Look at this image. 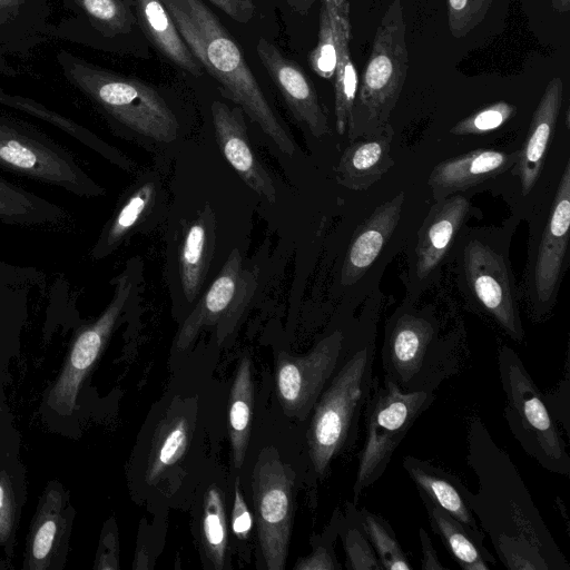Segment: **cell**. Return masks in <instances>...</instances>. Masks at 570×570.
<instances>
[{"label": "cell", "mask_w": 570, "mask_h": 570, "mask_svg": "<svg viewBox=\"0 0 570 570\" xmlns=\"http://www.w3.org/2000/svg\"><path fill=\"white\" fill-rule=\"evenodd\" d=\"M514 112L513 105L498 101L461 119L450 131L458 136L484 134L501 127Z\"/></svg>", "instance_id": "obj_40"}, {"label": "cell", "mask_w": 570, "mask_h": 570, "mask_svg": "<svg viewBox=\"0 0 570 570\" xmlns=\"http://www.w3.org/2000/svg\"><path fill=\"white\" fill-rule=\"evenodd\" d=\"M433 401L431 391L405 392L387 377L382 383L373 380L363 409L365 439L353 487L355 502L382 476L395 449Z\"/></svg>", "instance_id": "obj_9"}, {"label": "cell", "mask_w": 570, "mask_h": 570, "mask_svg": "<svg viewBox=\"0 0 570 570\" xmlns=\"http://www.w3.org/2000/svg\"><path fill=\"white\" fill-rule=\"evenodd\" d=\"M336 59V0H321L318 35L308 62L324 79H332Z\"/></svg>", "instance_id": "obj_39"}, {"label": "cell", "mask_w": 570, "mask_h": 570, "mask_svg": "<svg viewBox=\"0 0 570 570\" xmlns=\"http://www.w3.org/2000/svg\"><path fill=\"white\" fill-rule=\"evenodd\" d=\"M194 57L237 105L274 141L293 156L295 145L253 75L245 56L217 16L202 0H161Z\"/></svg>", "instance_id": "obj_1"}, {"label": "cell", "mask_w": 570, "mask_h": 570, "mask_svg": "<svg viewBox=\"0 0 570 570\" xmlns=\"http://www.w3.org/2000/svg\"><path fill=\"white\" fill-rule=\"evenodd\" d=\"M253 525L252 514L244 499L239 479H236L234 485V502L232 509V529L234 534L240 539L246 540L250 533Z\"/></svg>", "instance_id": "obj_43"}, {"label": "cell", "mask_w": 570, "mask_h": 570, "mask_svg": "<svg viewBox=\"0 0 570 570\" xmlns=\"http://www.w3.org/2000/svg\"><path fill=\"white\" fill-rule=\"evenodd\" d=\"M562 99L563 80L560 77H553L546 86L532 115L525 140L519 149L517 163L511 168V173L519 179L524 196L529 195L538 183Z\"/></svg>", "instance_id": "obj_22"}, {"label": "cell", "mask_w": 570, "mask_h": 570, "mask_svg": "<svg viewBox=\"0 0 570 570\" xmlns=\"http://www.w3.org/2000/svg\"><path fill=\"white\" fill-rule=\"evenodd\" d=\"M513 225L463 227L451 254L459 291L468 308L495 323L512 340L524 331L520 297L510 262Z\"/></svg>", "instance_id": "obj_2"}, {"label": "cell", "mask_w": 570, "mask_h": 570, "mask_svg": "<svg viewBox=\"0 0 570 570\" xmlns=\"http://www.w3.org/2000/svg\"><path fill=\"white\" fill-rule=\"evenodd\" d=\"M257 533L265 566L283 570L293 519V475L273 448L259 452L252 475Z\"/></svg>", "instance_id": "obj_12"}, {"label": "cell", "mask_w": 570, "mask_h": 570, "mask_svg": "<svg viewBox=\"0 0 570 570\" xmlns=\"http://www.w3.org/2000/svg\"><path fill=\"white\" fill-rule=\"evenodd\" d=\"M215 246V217L206 206L184 235L179 253V274L184 294L191 302L203 287Z\"/></svg>", "instance_id": "obj_29"}, {"label": "cell", "mask_w": 570, "mask_h": 570, "mask_svg": "<svg viewBox=\"0 0 570 570\" xmlns=\"http://www.w3.org/2000/svg\"><path fill=\"white\" fill-rule=\"evenodd\" d=\"M250 360L244 356L237 367L229 395L228 432L235 468L246 456L253 417V380Z\"/></svg>", "instance_id": "obj_34"}, {"label": "cell", "mask_w": 570, "mask_h": 570, "mask_svg": "<svg viewBox=\"0 0 570 570\" xmlns=\"http://www.w3.org/2000/svg\"><path fill=\"white\" fill-rule=\"evenodd\" d=\"M346 567L351 570H383L377 556L363 530L360 513L344 535Z\"/></svg>", "instance_id": "obj_42"}, {"label": "cell", "mask_w": 570, "mask_h": 570, "mask_svg": "<svg viewBox=\"0 0 570 570\" xmlns=\"http://www.w3.org/2000/svg\"><path fill=\"white\" fill-rule=\"evenodd\" d=\"M238 23L249 22L256 12V0H209Z\"/></svg>", "instance_id": "obj_45"}, {"label": "cell", "mask_w": 570, "mask_h": 570, "mask_svg": "<svg viewBox=\"0 0 570 570\" xmlns=\"http://www.w3.org/2000/svg\"><path fill=\"white\" fill-rule=\"evenodd\" d=\"M350 40V2L348 0H336V59L333 78L335 124L340 135L347 129L358 82L351 57Z\"/></svg>", "instance_id": "obj_30"}, {"label": "cell", "mask_w": 570, "mask_h": 570, "mask_svg": "<svg viewBox=\"0 0 570 570\" xmlns=\"http://www.w3.org/2000/svg\"><path fill=\"white\" fill-rule=\"evenodd\" d=\"M403 466L416 484L421 498L445 511L483 543V534L466 503L464 488L454 478L413 456H406Z\"/></svg>", "instance_id": "obj_26"}, {"label": "cell", "mask_w": 570, "mask_h": 570, "mask_svg": "<svg viewBox=\"0 0 570 570\" xmlns=\"http://www.w3.org/2000/svg\"><path fill=\"white\" fill-rule=\"evenodd\" d=\"M132 7L138 26L163 56L191 76H203L204 68L186 46L161 0H132Z\"/></svg>", "instance_id": "obj_28"}, {"label": "cell", "mask_w": 570, "mask_h": 570, "mask_svg": "<svg viewBox=\"0 0 570 570\" xmlns=\"http://www.w3.org/2000/svg\"><path fill=\"white\" fill-rule=\"evenodd\" d=\"M61 75L109 121L157 141L170 142L178 121L156 88L96 65L68 49L56 53Z\"/></svg>", "instance_id": "obj_3"}, {"label": "cell", "mask_w": 570, "mask_h": 570, "mask_svg": "<svg viewBox=\"0 0 570 570\" xmlns=\"http://www.w3.org/2000/svg\"><path fill=\"white\" fill-rule=\"evenodd\" d=\"M189 439L188 422L174 416L160 422L155 432L148 456L146 481L156 482L163 473L185 454Z\"/></svg>", "instance_id": "obj_36"}, {"label": "cell", "mask_w": 570, "mask_h": 570, "mask_svg": "<svg viewBox=\"0 0 570 570\" xmlns=\"http://www.w3.org/2000/svg\"><path fill=\"white\" fill-rule=\"evenodd\" d=\"M360 520L371 546L383 569L411 570L413 567L405 557L389 523L366 509L360 511Z\"/></svg>", "instance_id": "obj_38"}, {"label": "cell", "mask_w": 570, "mask_h": 570, "mask_svg": "<svg viewBox=\"0 0 570 570\" xmlns=\"http://www.w3.org/2000/svg\"><path fill=\"white\" fill-rule=\"evenodd\" d=\"M420 540L423 552L421 568L423 570L444 569V566L441 564L438 554L432 546L430 537L426 534L423 528L420 529Z\"/></svg>", "instance_id": "obj_48"}, {"label": "cell", "mask_w": 570, "mask_h": 570, "mask_svg": "<svg viewBox=\"0 0 570 570\" xmlns=\"http://www.w3.org/2000/svg\"><path fill=\"white\" fill-rule=\"evenodd\" d=\"M570 239V163L567 160L548 209H541L530 225L528 256L521 283L520 302L535 321L553 309L568 268Z\"/></svg>", "instance_id": "obj_7"}, {"label": "cell", "mask_w": 570, "mask_h": 570, "mask_svg": "<svg viewBox=\"0 0 570 570\" xmlns=\"http://www.w3.org/2000/svg\"><path fill=\"white\" fill-rule=\"evenodd\" d=\"M216 141L243 181L269 203L276 199L273 179L256 157L247 136L243 110L222 101L210 106Z\"/></svg>", "instance_id": "obj_19"}, {"label": "cell", "mask_w": 570, "mask_h": 570, "mask_svg": "<svg viewBox=\"0 0 570 570\" xmlns=\"http://www.w3.org/2000/svg\"><path fill=\"white\" fill-rule=\"evenodd\" d=\"M345 337L336 330L304 355L279 352L275 363V383L284 412L304 420L340 365Z\"/></svg>", "instance_id": "obj_13"}, {"label": "cell", "mask_w": 570, "mask_h": 570, "mask_svg": "<svg viewBox=\"0 0 570 570\" xmlns=\"http://www.w3.org/2000/svg\"><path fill=\"white\" fill-rule=\"evenodd\" d=\"M75 513L62 483L49 481L30 523L23 570H60L65 567Z\"/></svg>", "instance_id": "obj_17"}, {"label": "cell", "mask_w": 570, "mask_h": 570, "mask_svg": "<svg viewBox=\"0 0 570 570\" xmlns=\"http://www.w3.org/2000/svg\"><path fill=\"white\" fill-rule=\"evenodd\" d=\"M552 8L558 12H568L570 9V0H550Z\"/></svg>", "instance_id": "obj_51"}, {"label": "cell", "mask_w": 570, "mask_h": 570, "mask_svg": "<svg viewBox=\"0 0 570 570\" xmlns=\"http://www.w3.org/2000/svg\"><path fill=\"white\" fill-rule=\"evenodd\" d=\"M256 52L295 120L307 127L314 137L321 138L328 134L327 116L303 68L296 61L284 56L266 38L258 39Z\"/></svg>", "instance_id": "obj_18"}, {"label": "cell", "mask_w": 570, "mask_h": 570, "mask_svg": "<svg viewBox=\"0 0 570 570\" xmlns=\"http://www.w3.org/2000/svg\"><path fill=\"white\" fill-rule=\"evenodd\" d=\"M0 168L78 197L105 194L65 146L37 127L1 111Z\"/></svg>", "instance_id": "obj_8"}, {"label": "cell", "mask_w": 570, "mask_h": 570, "mask_svg": "<svg viewBox=\"0 0 570 570\" xmlns=\"http://www.w3.org/2000/svg\"><path fill=\"white\" fill-rule=\"evenodd\" d=\"M11 454H19V434L6 400L0 399V460Z\"/></svg>", "instance_id": "obj_44"}, {"label": "cell", "mask_w": 570, "mask_h": 570, "mask_svg": "<svg viewBox=\"0 0 570 570\" xmlns=\"http://www.w3.org/2000/svg\"><path fill=\"white\" fill-rule=\"evenodd\" d=\"M405 31L402 1L393 0L381 17L357 82L346 129L351 141L372 135L389 122L409 70Z\"/></svg>", "instance_id": "obj_6"}, {"label": "cell", "mask_w": 570, "mask_h": 570, "mask_svg": "<svg viewBox=\"0 0 570 570\" xmlns=\"http://www.w3.org/2000/svg\"><path fill=\"white\" fill-rule=\"evenodd\" d=\"M202 530L203 543L208 559L216 570L223 569L228 531L223 497L216 487H210L204 495Z\"/></svg>", "instance_id": "obj_37"}, {"label": "cell", "mask_w": 570, "mask_h": 570, "mask_svg": "<svg viewBox=\"0 0 570 570\" xmlns=\"http://www.w3.org/2000/svg\"><path fill=\"white\" fill-rule=\"evenodd\" d=\"M338 568L340 564L333 554L324 547H317L311 556L297 560L294 566L295 570H335Z\"/></svg>", "instance_id": "obj_47"}, {"label": "cell", "mask_w": 570, "mask_h": 570, "mask_svg": "<svg viewBox=\"0 0 570 570\" xmlns=\"http://www.w3.org/2000/svg\"><path fill=\"white\" fill-rule=\"evenodd\" d=\"M431 527L441 538L444 547L463 570H489L494 559L459 521L445 511L422 498Z\"/></svg>", "instance_id": "obj_33"}, {"label": "cell", "mask_w": 570, "mask_h": 570, "mask_svg": "<svg viewBox=\"0 0 570 570\" xmlns=\"http://www.w3.org/2000/svg\"><path fill=\"white\" fill-rule=\"evenodd\" d=\"M498 360L507 420L514 436L542 466L568 474L567 445L523 363L509 346L500 348Z\"/></svg>", "instance_id": "obj_11"}, {"label": "cell", "mask_w": 570, "mask_h": 570, "mask_svg": "<svg viewBox=\"0 0 570 570\" xmlns=\"http://www.w3.org/2000/svg\"><path fill=\"white\" fill-rule=\"evenodd\" d=\"M518 154L519 150L479 148L439 163L428 179L434 200L466 191L505 173L517 163Z\"/></svg>", "instance_id": "obj_21"}, {"label": "cell", "mask_w": 570, "mask_h": 570, "mask_svg": "<svg viewBox=\"0 0 570 570\" xmlns=\"http://www.w3.org/2000/svg\"><path fill=\"white\" fill-rule=\"evenodd\" d=\"M114 295L104 312L76 332L62 367L47 390L41 411L43 417L61 428L71 422L82 384L105 350L117 323L135 292V273L130 266L112 279Z\"/></svg>", "instance_id": "obj_10"}, {"label": "cell", "mask_w": 570, "mask_h": 570, "mask_svg": "<svg viewBox=\"0 0 570 570\" xmlns=\"http://www.w3.org/2000/svg\"><path fill=\"white\" fill-rule=\"evenodd\" d=\"M394 137L387 122L376 132L360 137L343 151L337 167V181L355 191H364L377 183L394 165L391 142Z\"/></svg>", "instance_id": "obj_25"}, {"label": "cell", "mask_w": 570, "mask_h": 570, "mask_svg": "<svg viewBox=\"0 0 570 570\" xmlns=\"http://www.w3.org/2000/svg\"><path fill=\"white\" fill-rule=\"evenodd\" d=\"M374 338L361 341L345 354L314 405L307 443L318 476L326 474L332 460L357 436L358 420L374 380Z\"/></svg>", "instance_id": "obj_4"}, {"label": "cell", "mask_w": 570, "mask_h": 570, "mask_svg": "<svg viewBox=\"0 0 570 570\" xmlns=\"http://www.w3.org/2000/svg\"><path fill=\"white\" fill-rule=\"evenodd\" d=\"M19 71L10 63L7 56L0 53V75L7 77H16Z\"/></svg>", "instance_id": "obj_50"}, {"label": "cell", "mask_w": 570, "mask_h": 570, "mask_svg": "<svg viewBox=\"0 0 570 570\" xmlns=\"http://www.w3.org/2000/svg\"><path fill=\"white\" fill-rule=\"evenodd\" d=\"M94 568L99 570L118 569V542L112 529H108V532L101 537Z\"/></svg>", "instance_id": "obj_46"}, {"label": "cell", "mask_w": 570, "mask_h": 570, "mask_svg": "<svg viewBox=\"0 0 570 570\" xmlns=\"http://www.w3.org/2000/svg\"><path fill=\"white\" fill-rule=\"evenodd\" d=\"M382 364L401 390L434 392L453 372L454 348L441 340L434 313L406 299L386 321Z\"/></svg>", "instance_id": "obj_5"}, {"label": "cell", "mask_w": 570, "mask_h": 570, "mask_svg": "<svg viewBox=\"0 0 570 570\" xmlns=\"http://www.w3.org/2000/svg\"><path fill=\"white\" fill-rule=\"evenodd\" d=\"M155 194V184L148 181L135 187L119 202L90 252L94 259L109 256L125 242L150 209Z\"/></svg>", "instance_id": "obj_31"}, {"label": "cell", "mask_w": 570, "mask_h": 570, "mask_svg": "<svg viewBox=\"0 0 570 570\" xmlns=\"http://www.w3.org/2000/svg\"><path fill=\"white\" fill-rule=\"evenodd\" d=\"M286 4L299 14H306L316 0H284Z\"/></svg>", "instance_id": "obj_49"}, {"label": "cell", "mask_w": 570, "mask_h": 570, "mask_svg": "<svg viewBox=\"0 0 570 570\" xmlns=\"http://www.w3.org/2000/svg\"><path fill=\"white\" fill-rule=\"evenodd\" d=\"M0 105L19 110L55 126L88 148L107 157L111 161L119 163L120 156L92 131L75 120L46 107L35 99L21 95L7 92L0 88Z\"/></svg>", "instance_id": "obj_35"}, {"label": "cell", "mask_w": 570, "mask_h": 570, "mask_svg": "<svg viewBox=\"0 0 570 570\" xmlns=\"http://www.w3.org/2000/svg\"><path fill=\"white\" fill-rule=\"evenodd\" d=\"M47 276L41 269L0 261V399L6 400L10 365L20 354L21 337L36 298L43 296Z\"/></svg>", "instance_id": "obj_15"}, {"label": "cell", "mask_w": 570, "mask_h": 570, "mask_svg": "<svg viewBox=\"0 0 570 570\" xmlns=\"http://www.w3.org/2000/svg\"><path fill=\"white\" fill-rule=\"evenodd\" d=\"M27 501V472L18 454L0 460V549L12 557Z\"/></svg>", "instance_id": "obj_32"}, {"label": "cell", "mask_w": 570, "mask_h": 570, "mask_svg": "<svg viewBox=\"0 0 570 570\" xmlns=\"http://www.w3.org/2000/svg\"><path fill=\"white\" fill-rule=\"evenodd\" d=\"M404 204V194L381 204L357 227L346 252L341 279L344 284L358 281L373 265L395 230Z\"/></svg>", "instance_id": "obj_23"}, {"label": "cell", "mask_w": 570, "mask_h": 570, "mask_svg": "<svg viewBox=\"0 0 570 570\" xmlns=\"http://www.w3.org/2000/svg\"><path fill=\"white\" fill-rule=\"evenodd\" d=\"M68 12L57 19L55 39L119 51L137 23L132 0H60Z\"/></svg>", "instance_id": "obj_16"}, {"label": "cell", "mask_w": 570, "mask_h": 570, "mask_svg": "<svg viewBox=\"0 0 570 570\" xmlns=\"http://www.w3.org/2000/svg\"><path fill=\"white\" fill-rule=\"evenodd\" d=\"M471 210L469 198L454 194L435 200L423 220L407 263V299L414 301L441 272Z\"/></svg>", "instance_id": "obj_14"}, {"label": "cell", "mask_w": 570, "mask_h": 570, "mask_svg": "<svg viewBox=\"0 0 570 570\" xmlns=\"http://www.w3.org/2000/svg\"><path fill=\"white\" fill-rule=\"evenodd\" d=\"M494 0H448V24L454 38H463L487 16Z\"/></svg>", "instance_id": "obj_41"}, {"label": "cell", "mask_w": 570, "mask_h": 570, "mask_svg": "<svg viewBox=\"0 0 570 570\" xmlns=\"http://www.w3.org/2000/svg\"><path fill=\"white\" fill-rule=\"evenodd\" d=\"M242 257L237 248L233 249L218 276L194 311L185 320L176 337L175 347L186 350L200 330L215 325L223 317L236 312L238 289L244 285Z\"/></svg>", "instance_id": "obj_24"}, {"label": "cell", "mask_w": 570, "mask_h": 570, "mask_svg": "<svg viewBox=\"0 0 570 570\" xmlns=\"http://www.w3.org/2000/svg\"><path fill=\"white\" fill-rule=\"evenodd\" d=\"M0 223L23 228H63L71 224L70 214L0 175Z\"/></svg>", "instance_id": "obj_27"}, {"label": "cell", "mask_w": 570, "mask_h": 570, "mask_svg": "<svg viewBox=\"0 0 570 570\" xmlns=\"http://www.w3.org/2000/svg\"><path fill=\"white\" fill-rule=\"evenodd\" d=\"M53 0H0V53L27 57L55 39Z\"/></svg>", "instance_id": "obj_20"}]
</instances>
